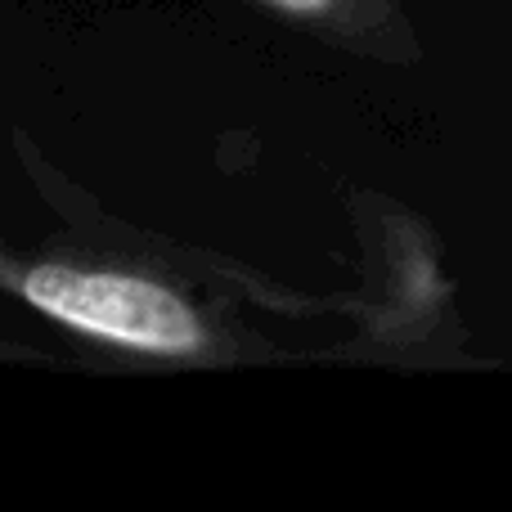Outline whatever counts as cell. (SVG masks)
<instances>
[{"mask_svg":"<svg viewBox=\"0 0 512 512\" xmlns=\"http://www.w3.org/2000/svg\"><path fill=\"white\" fill-rule=\"evenodd\" d=\"M27 301L63 324L104 342H122L153 355H189L203 342L194 310L180 297L126 274H81L63 265H41L23 283Z\"/></svg>","mask_w":512,"mask_h":512,"instance_id":"obj_1","label":"cell"},{"mask_svg":"<svg viewBox=\"0 0 512 512\" xmlns=\"http://www.w3.org/2000/svg\"><path fill=\"white\" fill-rule=\"evenodd\" d=\"M279 9H292V14H310V9H324L328 0H274Z\"/></svg>","mask_w":512,"mask_h":512,"instance_id":"obj_2","label":"cell"}]
</instances>
